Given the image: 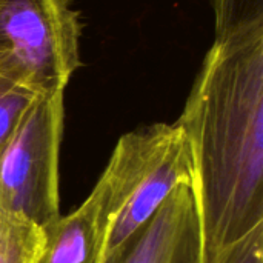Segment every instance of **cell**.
<instances>
[{
  "mask_svg": "<svg viewBox=\"0 0 263 263\" xmlns=\"http://www.w3.org/2000/svg\"><path fill=\"white\" fill-rule=\"evenodd\" d=\"M193 179L190 142L177 122H159L123 134L99 179L106 206L100 263L116 257L170 193Z\"/></svg>",
  "mask_w": 263,
  "mask_h": 263,
  "instance_id": "7a4b0ae2",
  "label": "cell"
},
{
  "mask_svg": "<svg viewBox=\"0 0 263 263\" xmlns=\"http://www.w3.org/2000/svg\"><path fill=\"white\" fill-rule=\"evenodd\" d=\"M105 236V190L97 180L79 208L42 228V242L31 263H100Z\"/></svg>",
  "mask_w": 263,
  "mask_h": 263,
  "instance_id": "8992f818",
  "label": "cell"
},
{
  "mask_svg": "<svg viewBox=\"0 0 263 263\" xmlns=\"http://www.w3.org/2000/svg\"><path fill=\"white\" fill-rule=\"evenodd\" d=\"M216 37L263 18V0H211Z\"/></svg>",
  "mask_w": 263,
  "mask_h": 263,
  "instance_id": "ba28073f",
  "label": "cell"
},
{
  "mask_svg": "<svg viewBox=\"0 0 263 263\" xmlns=\"http://www.w3.org/2000/svg\"><path fill=\"white\" fill-rule=\"evenodd\" d=\"M34 97L37 96L0 80V146L12 134Z\"/></svg>",
  "mask_w": 263,
  "mask_h": 263,
  "instance_id": "9c48e42d",
  "label": "cell"
},
{
  "mask_svg": "<svg viewBox=\"0 0 263 263\" xmlns=\"http://www.w3.org/2000/svg\"><path fill=\"white\" fill-rule=\"evenodd\" d=\"M80 35L68 0H0V80L32 96L65 92L80 68Z\"/></svg>",
  "mask_w": 263,
  "mask_h": 263,
  "instance_id": "3957f363",
  "label": "cell"
},
{
  "mask_svg": "<svg viewBox=\"0 0 263 263\" xmlns=\"http://www.w3.org/2000/svg\"><path fill=\"white\" fill-rule=\"evenodd\" d=\"M193 156L202 263L263 225V18L217 35L180 117Z\"/></svg>",
  "mask_w": 263,
  "mask_h": 263,
  "instance_id": "6da1fadb",
  "label": "cell"
},
{
  "mask_svg": "<svg viewBox=\"0 0 263 263\" xmlns=\"http://www.w3.org/2000/svg\"><path fill=\"white\" fill-rule=\"evenodd\" d=\"M106 263H202V234L193 182L176 186L153 217Z\"/></svg>",
  "mask_w": 263,
  "mask_h": 263,
  "instance_id": "5b68a950",
  "label": "cell"
},
{
  "mask_svg": "<svg viewBox=\"0 0 263 263\" xmlns=\"http://www.w3.org/2000/svg\"><path fill=\"white\" fill-rule=\"evenodd\" d=\"M213 263H263V225L223 250Z\"/></svg>",
  "mask_w": 263,
  "mask_h": 263,
  "instance_id": "30bf717a",
  "label": "cell"
},
{
  "mask_svg": "<svg viewBox=\"0 0 263 263\" xmlns=\"http://www.w3.org/2000/svg\"><path fill=\"white\" fill-rule=\"evenodd\" d=\"M65 92L37 96L0 146V210L39 228L60 216Z\"/></svg>",
  "mask_w": 263,
  "mask_h": 263,
  "instance_id": "277c9868",
  "label": "cell"
},
{
  "mask_svg": "<svg viewBox=\"0 0 263 263\" xmlns=\"http://www.w3.org/2000/svg\"><path fill=\"white\" fill-rule=\"evenodd\" d=\"M42 242V228L0 210V263H31Z\"/></svg>",
  "mask_w": 263,
  "mask_h": 263,
  "instance_id": "52a82bcc",
  "label": "cell"
}]
</instances>
